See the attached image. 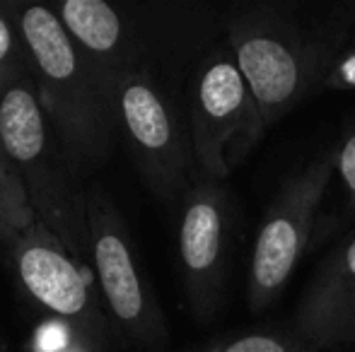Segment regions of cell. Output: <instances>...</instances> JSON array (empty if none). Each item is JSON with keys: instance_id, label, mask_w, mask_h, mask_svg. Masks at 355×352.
Masks as SVG:
<instances>
[{"instance_id": "obj_1", "label": "cell", "mask_w": 355, "mask_h": 352, "mask_svg": "<svg viewBox=\"0 0 355 352\" xmlns=\"http://www.w3.org/2000/svg\"><path fill=\"white\" fill-rule=\"evenodd\" d=\"M220 27L254 99V145L322 92L355 29V0H244Z\"/></svg>"}, {"instance_id": "obj_2", "label": "cell", "mask_w": 355, "mask_h": 352, "mask_svg": "<svg viewBox=\"0 0 355 352\" xmlns=\"http://www.w3.org/2000/svg\"><path fill=\"white\" fill-rule=\"evenodd\" d=\"M17 22L39 104L63 147L80 172L102 165L112 152L119 126L92 71L53 8L24 5L17 10Z\"/></svg>"}, {"instance_id": "obj_3", "label": "cell", "mask_w": 355, "mask_h": 352, "mask_svg": "<svg viewBox=\"0 0 355 352\" xmlns=\"http://www.w3.org/2000/svg\"><path fill=\"white\" fill-rule=\"evenodd\" d=\"M0 147L22 178L37 220L85 266L87 188L39 104L34 77L19 80L0 99Z\"/></svg>"}, {"instance_id": "obj_4", "label": "cell", "mask_w": 355, "mask_h": 352, "mask_svg": "<svg viewBox=\"0 0 355 352\" xmlns=\"http://www.w3.org/2000/svg\"><path fill=\"white\" fill-rule=\"evenodd\" d=\"M196 174L227 181L254 152V99L223 27L198 48L187 77Z\"/></svg>"}, {"instance_id": "obj_5", "label": "cell", "mask_w": 355, "mask_h": 352, "mask_svg": "<svg viewBox=\"0 0 355 352\" xmlns=\"http://www.w3.org/2000/svg\"><path fill=\"white\" fill-rule=\"evenodd\" d=\"M119 133L141 178L159 201H182L196 176L187 109L164 89L150 63L121 75L112 92Z\"/></svg>"}, {"instance_id": "obj_6", "label": "cell", "mask_w": 355, "mask_h": 352, "mask_svg": "<svg viewBox=\"0 0 355 352\" xmlns=\"http://www.w3.org/2000/svg\"><path fill=\"white\" fill-rule=\"evenodd\" d=\"M87 232L92 272L114 333L136 350H167L164 311L143 275L121 212L99 186L87 188Z\"/></svg>"}, {"instance_id": "obj_7", "label": "cell", "mask_w": 355, "mask_h": 352, "mask_svg": "<svg viewBox=\"0 0 355 352\" xmlns=\"http://www.w3.org/2000/svg\"><path fill=\"white\" fill-rule=\"evenodd\" d=\"M336 178L334 147L293 172L278 188L257 230L247 272L249 311L261 314L285 292L307 251L319 207Z\"/></svg>"}, {"instance_id": "obj_8", "label": "cell", "mask_w": 355, "mask_h": 352, "mask_svg": "<svg viewBox=\"0 0 355 352\" xmlns=\"http://www.w3.org/2000/svg\"><path fill=\"white\" fill-rule=\"evenodd\" d=\"M179 205L177 259L196 321H211L225 299L237 207L227 181L196 174Z\"/></svg>"}, {"instance_id": "obj_9", "label": "cell", "mask_w": 355, "mask_h": 352, "mask_svg": "<svg viewBox=\"0 0 355 352\" xmlns=\"http://www.w3.org/2000/svg\"><path fill=\"white\" fill-rule=\"evenodd\" d=\"M22 290L53 319L71 324L80 335L104 350L112 333L107 314L99 311L92 277L42 222H34L10 249Z\"/></svg>"}, {"instance_id": "obj_10", "label": "cell", "mask_w": 355, "mask_h": 352, "mask_svg": "<svg viewBox=\"0 0 355 352\" xmlns=\"http://www.w3.org/2000/svg\"><path fill=\"white\" fill-rule=\"evenodd\" d=\"M53 12L58 15L109 104L123 73L150 63L145 41L138 37L131 19L123 17L114 5L104 0H66Z\"/></svg>"}, {"instance_id": "obj_11", "label": "cell", "mask_w": 355, "mask_h": 352, "mask_svg": "<svg viewBox=\"0 0 355 352\" xmlns=\"http://www.w3.org/2000/svg\"><path fill=\"white\" fill-rule=\"evenodd\" d=\"M293 331L312 350H341L355 343V234L319 266L293 316Z\"/></svg>"}, {"instance_id": "obj_12", "label": "cell", "mask_w": 355, "mask_h": 352, "mask_svg": "<svg viewBox=\"0 0 355 352\" xmlns=\"http://www.w3.org/2000/svg\"><path fill=\"white\" fill-rule=\"evenodd\" d=\"M37 222V212L22 178L0 147V241L12 249L15 241Z\"/></svg>"}, {"instance_id": "obj_13", "label": "cell", "mask_w": 355, "mask_h": 352, "mask_svg": "<svg viewBox=\"0 0 355 352\" xmlns=\"http://www.w3.org/2000/svg\"><path fill=\"white\" fill-rule=\"evenodd\" d=\"M184 352H317L304 345L293 331H244L220 335Z\"/></svg>"}, {"instance_id": "obj_14", "label": "cell", "mask_w": 355, "mask_h": 352, "mask_svg": "<svg viewBox=\"0 0 355 352\" xmlns=\"http://www.w3.org/2000/svg\"><path fill=\"white\" fill-rule=\"evenodd\" d=\"M24 77H32V66H29V53L19 32V22L17 17L12 19L0 8V99Z\"/></svg>"}, {"instance_id": "obj_15", "label": "cell", "mask_w": 355, "mask_h": 352, "mask_svg": "<svg viewBox=\"0 0 355 352\" xmlns=\"http://www.w3.org/2000/svg\"><path fill=\"white\" fill-rule=\"evenodd\" d=\"M32 352H99V348L80 335L71 324L53 319L34 333Z\"/></svg>"}, {"instance_id": "obj_16", "label": "cell", "mask_w": 355, "mask_h": 352, "mask_svg": "<svg viewBox=\"0 0 355 352\" xmlns=\"http://www.w3.org/2000/svg\"><path fill=\"white\" fill-rule=\"evenodd\" d=\"M334 157H336V178L346 193L348 210L355 215V128L343 136L338 145H334Z\"/></svg>"}, {"instance_id": "obj_17", "label": "cell", "mask_w": 355, "mask_h": 352, "mask_svg": "<svg viewBox=\"0 0 355 352\" xmlns=\"http://www.w3.org/2000/svg\"><path fill=\"white\" fill-rule=\"evenodd\" d=\"M324 89H334V92L355 89V29L346 46H343V51L338 53L336 63H334L331 73L324 82Z\"/></svg>"}]
</instances>
